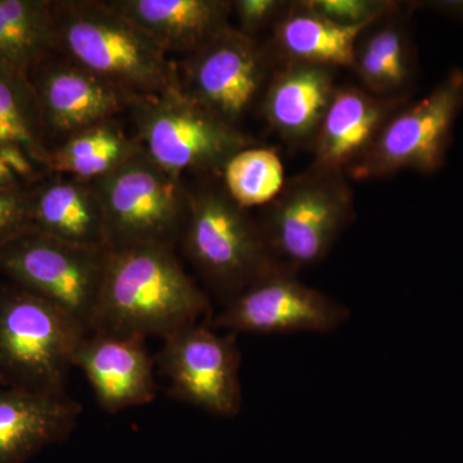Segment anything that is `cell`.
<instances>
[{
    "label": "cell",
    "mask_w": 463,
    "mask_h": 463,
    "mask_svg": "<svg viewBox=\"0 0 463 463\" xmlns=\"http://www.w3.org/2000/svg\"><path fill=\"white\" fill-rule=\"evenodd\" d=\"M57 52L134 99L179 90L175 63L109 0H52Z\"/></svg>",
    "instance_id": "2"
},
{
    "label": "cell",
    "mask_w": 463,
    "mask_h": 463,
    "mask_svg": "<svg viewBox=\"0 0 463 463\" xmlns=\"http://www.w3.org/2000/svg\"><path fill=\"white\" fill-rule=\"evenodd\" d=\"M27 78L51 149L85 128L118 118L137 99L57 51L33 67Z\"/></svg>",
    "instance_id": "13"
},
{
    "label": "cell",
    "mask_w": 463,
    "mask_h": 463,
    "mask_svg": "<svg viewBox=\"0 0 463 463\" xmlns=\"http://www.w3.org/2000/svg\"><path fill=\"white\" fill-rule=\"evenodd\" d=\"M30 230L91 249H109L102 203L93 183L48 173L29 190Z\"/></svg>",
    "instance_id": "19"
},
{
    "label": "cell",
    "mask_w": 463,
    "mask_h": 463,
    "mask_svg": "<svg viewBox=\"0 0 463 463\" xmlns=\"http://www.w3.org/2000/svg\"><path fill=\"white\" fill-rule=\"evenodd\" d=\"M48 173L24 149L0 145V190L29 191Z\"/></svg>",
    "instance_id": "27"
},
{
    "label": "cell",
    "mask_w": 463,
    "mask_h": 463,
    "mask_svg": "<svg viewBox=\"0 0 463 463\" xmlns=\"http://www.w3.org/2000/svg\"><path fill=\"white\" fill-rule=\"evenodd\" d=\"M401 7L368 27L355 45L352 70L361 88L377 97H410L413 80L412 41Z\"/></svg>",
    "instance_id": "21"
},
{
    "label": "cell",
    "mask_w": 463,
    "mask_h": 463,
    "mask_svg": "<svg viewBox=\"0 0 463 463\" xmlns=\"http://www.w3.org/2000/svg\"><path fill=\"white\" fill-rule=\"evenodd\" d=\"M336 87L330 67L279 62L274 67L259 108L282 141L312 147Z\"/></svg>",
    "instance_id": "16"
},
{
    "label": "cell",
    "mask_w": 463,
    "mask_h": 463,
    "mask_svg": "<svg viewBox=\"0 0 463 463\" xmlns=\"http://www.w3.org/2000/svg\"><path fill=\"white\" fill-rule=\"evenodd\" d=\"M205 292L185 272L174 248L109 250L90 334L165 337L209 315Z\"/></svg>",
    "instance_id": "1"
},
{
    "label": "cell",
    "mask_w": 463,
    "mask_h": 463,
    "mask_svg": "<svg viewBox=\"0 0 463 463\" xmlns=\"http://www.w3.org/2000/svg\"><path fill=\"white\" fill-rule=\"evenodd\" d=\"M237 335H219L200 322L164 339L155 364L169 383V394L214 416L233 419L242 407Z\"/></svg>",
    "instance_id": "11"
},
{
    "label": "cell",
    "mask_w": 463,
    "mask_h": 463,
    "mask_svg": "<svg viewBox=\"0 0 463 463\" xmlns=\"http://www.w3.org/2000/svg\"><path fill=\"white\" fill-rule=\"evenodd\" d=\"M187 184L183 250L225 306L281 264L265 245L257 219L231 199L219 176Z\"/></svg>",
    "instance_id": "3"
},
{
    "label": "cell",
    "mask_w": 463,
    "mask_h": 463,
    "mask_svg": "<svg viewBox=\"0 0 463 463\" xmlns=\"http://www.w3.org/2000/svg\"><path fill=\"white\" fill-rule=\"evenodd\" d=\"M313 11L341 25H361L373 23L397 3L390 0H306Z\"/></svg>",
    "instance_id": "26"
},
{
    "label": "cell",
    "mask_w": 463,
    "mask_h": 463,
    "mask_svg": "<svg viewBox=\"0 0 463 463\" xmlns=\"http://www.w3.org/2000/svg\"><path fill=\"white\" fill-rule=\"evenodd\" d=\"M174 63L179 90L240 129L246 116L260 105L276 67L269 50L234 25Z\"/></svg>",
    "instance_id": "9"
},
{
    "label": "cell",
    "mask_w": 463,
    "mask_h": 463,
    "mask_svg": "<svg viewBox=\"0 0 463 463\" xmlns=\"http://www.w3.org/2000/svg\"><path fill=\"white\" fill-rule=\"evenodd\" d=\"M373 23L341 25L313 11L306 0L289 3L272 27L268 50L279 62L291 61L352 70L356 43Z\"/></svg>",
    "instance_id": "20"
},
{
    "label": "cell",
    "mask_w": 463,
    "mask_h": 463,
    "mask_svg": "<svg viewBox=\"0 0 463 463\" xmlns=\"http://www.w3.org/2000/svg\"><path fill=\"white\" fill-rule=\"evenodd\" d=\"M354 218L346 174L310 165L285 183L257 221L274 260L298 273L322 263Z\"/></svg>",
    "instance_id": "5"
},
{
    "label": "cell",
    "mask_w": 463,
    "mask_h": 463,
    "mask_svg": "<svg viewBox=\"0 0 463 463\" xmlns=\"http://www.w3.org/2000/svg\"><path fill=\"white\" fill-rule=\"evenodd\" d=\"M170 60L188 56L232 26L228 0H109Z\"/></svg>",
    "instance_id": "17"
},
{
    "label": "cell",
    "mask_w": 463,
    "mask_h": 463,
    "mask_svg": "<svg viewBox=\"0 0 463 463\" xmlns=\"http://www.w3.org/2000/svg\"><path fill=\"white\" fill-rule=\"evenodd\" d=\"M463 108V71L453 70L428 96L395 112L373 147L347 172L355 181L388 178L404 170L440 169Z\"/></svg>",
    "instance_id": "10"
},
{
    "label": "cell",
    "mask_w": 463,
    "mask_h": 463,
    "mask_svg": "<svg viewBox=\"0 0 463 463\" xmlns=\"http://www.w3.org/2000/svg\"><path fill=\"white\" fill-rule=\"evenodd\" d=\"M87 331L38 295L11 283L0 286V385L66 394L70 371Z\"/></svg>",
    "instance_id": "4"
},
{
    "label": "cell",
    "mask_w": 463,
    "mask_h": 463,
    "mask_svg": "<svg viewBox=\"0 0 463 463\" xmlns=\"http://www.w3.org/2000/svg\"><path fill=\"white\" fill-rule=\"evenodd\" d=\"M289 3L283 0H234L232 2V16L236 17V29L257 38L259 33L272 30Z\"/></svg>",
    "instance_id": "28"
},
{
    "label": "cell",
    "mask_w": 463,
    "mask_h": 463,
    "mask_svg": "<svg viewBox=\"0 0 463 463\" xmlns=\"http://www.w3.org/2000/svg\"><path fill=\"white\" fill-rule=\"evenodd\" d=\"M128 112L143 152L184 181L221 176L232 156L258 143L179 90L139 97Z\"/></svg>",
    "instance_id": "6"
},
{
    "label": "cell",
    "mask_w": 463,
    "mask_h": 463,
    "mask_svg": "<svg viewBox=\"0 0 463 463\" xmlns=\"http://www.w3.org/2000/svg\"><path fill=\"white\" fill-rule=\"evenodd\" d=\"M93 183L105 213L109 249L139 245L175 248L188 215L187 181L141 152Z\"/></svg>",
    "instance_id": "7"
},
{
    "label": "cell",
    "mask_w": 463,
    "mask_h": 463,
    "mask_svg": "<svg viewBox=\"0 0 463 463\" xmlns=\"http://www.w3.org/2000/svg\"><path fill=\"white\" fill-rule=\"evenodd\" d=\"M219 178L231 199L248 210L272 203L286 183L277 149L258 143L232 156Z\"/></svg>",
    "instance_id": "25"
},
{
    "label": "cell",
    "mask_w": 463,
    "mask_h": 463,
    "mask_svg": "<svg viewBox=\"0 0 463 463\" xmlns=\"http://www.w3.org/2000/svg\"><path fill=\"white\" fill-rule=\"evenodd\" d=\"M408 97H377L361 87H336L312 148L313 166L349 172L367 155Z\"/></svg>",
    "instance_id": "14"
},
{
    "label": "cell",
    "mask_w": 463,
    "mask_h": 463,
    "mask_svg": "<svg viewBox=\"0 0 463 463\" xmlns=\"http://www.w3.org/2000/svg\"><path fill=\"white\" fill-rule=\"evenodd\" d=\"M146 340L90 334L75 356V367L90 381L97 403L109 413L141 407L156 398L155 359Z\"/></svg>",
    "instance_id": "15"
},
{
    "label": "cell",
    "mask_w": 463,
    "mask_h": 463,
    "mask_svg": "<svg viewBox=\"0 0 463 463\" xmlns=\"http://www.w3.org/2000/svg\"><path fill=\"white\" fill-rule=\"evenodd\" d=\"M29 230V191L0 190V245Z\"/></svg>",
    "instance_id": "29"
},
{
    "label": "cell",
    "mask_w": 463,
    "mask_h": 463,
    "mask_svg": "<svg viewBox=\"0 0 463 463\" xmlns=\"http://www.w3.org/2000/svg\"><path fill=\"white\" fill-rule=\"evenodd\" d=\"M350 318L339 301L298 279L288 267L276 268L249 286L210 323L233 334H330Z\"/></svg>",
    "instance_id": "12"
},
{
    "label": "cell",
    "mask_w": 463,
    "mask_h": 463,
    "mask_svg": "<svg viewBox=\"0 0 463 463\" xmlns=\"http://www.w3.org/2000/svg\"><path fill=\"white\" fill-rule=\"evenodd\" d=\"M109 252L29 230L0 245V272L60 307L90 334Z\"/></svg>",
    "instance_id": "8"
},
{
    "label": "cell",
    "mask_w": 463,
    "mask_h": 463,
    "mask_svg": "<svg viewBox=\"0 0 463 463\" xmlns=\"http://www.w3.org/2000/svg\"><path fill=\"white\" fill-rule=\"evenodd\" d=\"M83 407L66 394L0 389V463H26L71 437Z\"/></svg>",
    "instance_id": "18"
},
{
    "label": "cell",
    "mask_w": 463,
    "mask_h": 463,
    "mask_svg": "<svg viewBox=\"0 0 463 463\" xmlns=\"http://www.w3.org/2000/svg\"><path fill=\"white\" fill-rule=\"evenodd\" d=\"M56 51L52 0H0V62L27 75Z\"/></svg>",
    "instance_id": "23"
},
{
    "label": "cell",
    "mask_w": 463,
    "mask_h": 463,
    "mask_svg": "<svg viewBox=\"0 0 463 463\" xmlns=\"http://www.w3.org/2000/svg\"><path fill=\"white\" fill-rule=\"evenodd\" d=\"M143 152L136 134L116 118L100 121L67 137L51 149L48 172L96 182Z\"/></svg>",
    "instance_id": "22"
},
{
    "label": "cell",
    "mask_w": 463,
    "mask_h": 463,
    "mask_svg": "<svg viewBox=\"0 0 463 463\" xmlns=\"http://www.w3.org/2000/svg\"><path fill=\"white\" fill-rule=\"evenodd\" d=\"M0 145L14 146L47 167L50 145L25 72L0 62ZM48 170V169H47Z\"/></svg>",
    "instance_id": "24"
}]
</instances>
